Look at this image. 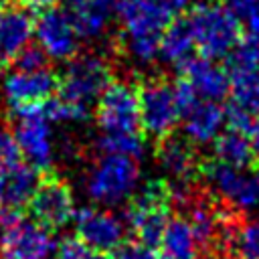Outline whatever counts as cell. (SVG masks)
I'll return each mask as SVG.
<instances>
[{"label":"cell","instance_id":"cell-7","mask_svg":"<svg viewBox=\"0 0 259 259\" xmlns=\"http://www.w3.org/2000/svg\"><path fill=\"white\" fill-rule=\"evenodd\" d=\"M95 119L103 134H140L138 89L123 81H113L97 99Z\"/></svg>","mask_w":259,"mask_h":259},{"label":"cell","instance_id":"cell-24","mask_svg":"<svg viewBox=\"0 0 259 259\" xmlns=\"http://www.w3.org/2000/svg\"><path fill=\"white\" fill-rule=\"evenodd\" d=\"M229 257L237 259H259V217L243 219L233 231Z\"/></svg>","mask_w":259,"mask_h":259},{"label":"cell","instance_id":"cell-4","mask_svg":"<svg viewBox=\"0 0 259 259\" xmlns=\"http://www.w3.org/2000/svg\"><path fill=\"white\" fill-rule=\"evenodd\" d=\"M113 83L111 65L99 55H75L59 75V97L91 105Z\"/></svg>","mask_w":259,"mask_h":259},{"label":"cell","instance_id":"cell-29","mask_svg":"<svg viewBox=\"0 0 259 259\" xmlns=\"http://www.w3.org/2000/svg\"><path fill=\"white\" fill-rule=\"evenodd\" d=\"M22 162H26V160L22 158L20 148H18L14 136L6 127L0 125V176L4 172H8L10 168L22 164Z\"/></svg>","mask_w":259,"mask_h":259},{"label":"cell","instance_id":"cell-2","mask_svg":"<svg viewBox=\"0 0 259 259\" xmlns=\"http://www.w3.org/2000/svg\"><path fill=\"white\" fill-rule=\"evenodd\" d=\"M200 180L204 186L231 208L245 212L259 206V166L233 168L221 162L202 160Z\"/></svg>","mask_w":259,"mask_h":259},{"label":"cell","instance_id":"cell-16","mask_svg":"<svg viewBox=\"0 0 259 259\" xmlns=\"http://www.w3.org/2000/svg\"><path fill=\"white\" fill-rule=\"evenodd\" d=\"M182 119H184V136L192 144L200 146L214 142V138L219 136L225 123V109L217 101L198 99L186 113H182Z\"/></svg>","mask_w":259,"mask_h":259},{"label":"cell","instance_id":"cell-14","mask_svg":"<svg viewBox=\"0 0 259 259\" xmlns=\"http://www.w3.org/2000/svg\"><path fill=\"white\" fill-rule=\"evenodd\" d=\"M180 77L190 83L194 93L206 101H219L227 97L231 91L229 75L223 67L214 65L204 57H188L182 65H178Z\"/></svg>","mask_w":259,"mask_h":259},{"label":"cell","instance_id":"cell-30","mask_svg":"<svg viewBox=\"0 0 259 259\" xmlns=\"http://www.w3.org/2000/svg\"><path fill=\"white\" fill-rule=\"evenodd\" d=\"M47 61L49 57L38 45H26L22 53L16 57L14 65H16V71H38L47 67Z\"/></svg>","mask_w":259,"mask_h":259},{"label":"cell","instance_id":"cell-27","mask_svg":"<svg viewBox=\"0 0 259 259\" xmlns=\"http://www.w3.org/2000/svg\"><path fill=\"white\" fill-rule=\"evenodd\" d=\"M223 6L249 30V34L259 36V0H223Z\"/></svg>","mask_w":259,"mask_h":259},{"label":"cell","instance_id":"cell-20","mask_svg":"<svg viewBox=\"0 0 259 259\" xmlns=\"http://www.w3.org/2000/svg\"><path fill=\"white\" fill-rule=\"evenodd\" d=\"M212 152H214V160L225 166H233V168L255 166L251 142L243 132L227 130L225 134H219L212 142Z\"/></svg>","mask_w":259,"mask_h":259},{"label":"cell","instance_id":"cell-1","mask_svg":"<svg viewBox=\"0 0 259 259\" xmlns=\"http://www.w3.org/2000/svg\"><path fill=\"white\" fill-rule=\"evenodd\" d=\"M186 24L190 28L194 49L200 53V57L210 61L227 57L241 38V24L223 6V2H196L188 10Z\"/></svg>","mask_w":259,"mask_h":259},{"label":"cell","instance_id":"cell-17","mask_svg":"<svg viewBox=\"0 0 259 259\" xmlns=\"http://www.w3.org/2000/svg\"><path fill=\"white\" fill-rule=\"evenodd\" d=\"M172 219L170 206L158 208H142V206H125V223L134 233V239L146 243L152 249H160L164 231Z\"/></svg>","mask_w":259,"mask_h":259},{"label":"cell","instance_id":"cell-26","mask_svg":"<svg viewBox=\"0 0 259 259\" xmlns=\"http://www.w3.org/2000/svg\"><path fill=\"white\" fill-rule=\"evenodd\" d=\"M42 113L49 121H85L89 117V107L87 105H81V103H73V101H67L63 97H51L45 107H42Z\"/></svg>","mask_w":259,"mask_h":259},{"label":"cell","instance_id":"cell-12","mask_svg":"<svg viewBox=\"0 0 259 259\" xmlns=\"http://www.w3.org/2000/svg\"><path fill=\"white\" fill-rule=\"evenodd\" d=\"M75 235L79 241L99 251H115L125 241L123 223L109 210L85 206L75 212Z\"/></svg>","mask_w":259,"mask_h":259},{"label":"cell","instance_id":"cell-37","mask_svg":"<svg viewBox=\"0 0 259 259\" xmlns=\"http://www.w3.org/2000/svg\"><path fill=\"white\" fill-rule=\"evenodd\" d=\"M225 259H237V257H225Z\"/></svg>","mask_w":259,"mask_h":259},{"label":"cell","instance_id":"cell-11","mask_svg":"<svg viewBox=\"0 0 259 259\" xmlns=\"http://www.w3.org/2000/svg\"><path fill=\"white\" fill-rule=\"evenodd\" d=\"M154 152L158 164L174 178L176 186L200 182L202 158L196 152V144H192L186 136H178L172 132L156 142Z\"/></svg>","mask_w":259,"mask_h":259},{"label":"cell","instance_id":"cell-25","mask_svg":"<svg viewBox=\"0 0 259 259\" xmlns=\"http://www.w3.org/2000/svg\"><path fill=\"white\" fill-rule=\"evenodd\" d=\"M103 154H117L138 160L144 154V140L140 134H103L97 142Z\"/></svg>","mask_w":259,"mask_h":259},{"label":"cell","instance_id":"cell-28","mask_svg":"<svg viewBox=\"0 0 259 259\" xmlns=\"http://www.w3.org/2000/svg\"><path fill=\"white\" fill-rule=\"evenodd\" d=\"M55 259H113V255L107 251L89 247L87 243L79 241L77 237H67L57 247Z\"/></svg>","mask_w":259,"mask_h":259},{"label":"cell","instance_id":"cell-19","mask_svg":"<svg viewBox=\"0 0 259 259\" xmlns=\"http://www.w3.org/2000/svg\"><path fill=\"white\" fill-rule=\"evenodd\" d=\"M40 172H36L28 162H22L0 176V208H16L26 206Z\"/></svg>","mask_w":259,"mask_h":259},{"label":"cell","instance_id":"cell-34","mask_svg":"<svg viewBox=\"0 0 259 259\" xmlns=\"http://www.w3.org/2000/svg\"><path fill=\"white\" fill-rule=\"evenodd\" d=\"M247 138H249V142H251V150H253V156H255V164L259 166V119H255V123L249 127Z\"/></svg>","mask_w":259,"mask_h":259},{"label":"cell","instance_id":"cell-10","mask_svg":"<svg viewBox=\"0 0 259 259\" xmlns=\"http://www.w3.org/2000/svg\"><path fill=\"white\" fill-rule=\"evenodd\" d=\"M12 136L20 148L22 158L36 170V172H49L53 170V140H51V127L49 119L42 111L26 113V115H14V127Z\"/></svg>","mask_w":259,"mask_h":259},{"label":"cell","instance_id":"cell-3","mask_svg":"<svg viewBox=\"0 0 259 259\" xmlns=\"http://www.w3.org/2000/svg\"><path fill=\"white\" fill-rule=\"evenodd\" d=\"M140 168L134 158L103 154L91 166L85 190L87 194L101 204H115L123 198H130L138 188Z\"/></svg>","mask_w":259,"mask_h":259},{"label":"cell","instance_id":"cell-8","mask_svg":"<svg viewBox=\"0 0 259 259\" xmlns=\"http://www.w3.org/2000/svg\"><path fill=\"white\" fill-rule=\"evenodd\" d=\"M59 89V75L49 67L38 71H14L4 81V95L12 115L42 111L45 103Z\"/></svg>","mask_w":259,"mask_h":259},{"label":"cell","instance_id":"cell-9","mask_svg":"<svg viewBox=\"0 0 259 259\" xmlns=\"http://www.w3.org/2000/svg\"><path fill=\"white\" fill-rule=\"evenodd\" d=\"M34 34L38 47L47 57L57 61H71L79 49V32L69 10L57 6L55 2L40 8L34 20Z\"/></svg>","mask_w":259,"mask_h":259},{"label":"cell","instance_id":"cell-15","mask_svg":"<svg viewBox=\"0 0 259 259\" xmlns=\"http://www.w3.org/2000/svg\"><path fill=\"white\" fill-rule=\"evenodd\" d=\"M34 32V22L24 8L6 6L0 12V71L14 65Z\"/></svg>","mask_w":259,"mask_h":259},{"label":"cell","instance_id":"cell-33","mask_svg":"<svg viewBox=\"0 0 259 259\" xmlns=\"http://www.w3.org/2000/svg\"><path fill=\"white\" fill-rule=\"evenodd\" d=\"M22 212L16 208H0V241L6 235L8 229H12L14 225H18L22 221Z\"/></svg>","mask_w":259,"mask_h":259},{"label":"cell","instance_id":"cell-6","mask_svg":"<svg viewBox=\"0 0 259 259\" xmlns=\"http://www.w3.org/2000/svg\"><path fill=\"white\" fill-rule=\"evenodd\" d=\"M142 132L154 142L172 134L180 119V109L174 95V85L164 77H148L138 87Z\"/></svg>","mask_w":259,"mask_h":259},{"label":"cell","instance_id":"cell-5","mask_svg":"<svg viewBox=\"0 0 259 259\" xmlns=\"http://www.w3.org/2000/svg\"><path fill=\"white\" fill-rule=\"evenodd\" d=\"M26 210L32 223L55 233L75 219L73 190L55 170L42 172L26 202Z\"/></svg>","mask_w":259,"mask_h":259},{"label":"cell","instance_id":"cell-18","mask_svg":"<svg viewBox=\"0 0 259 259\" xmlns=\"http://www.w3.org/2000/svg\"><path fill=\"white\" fill-rule=\"evenodd\" d=\"M79 36L97 38L109 24L117 0H65Z\"/></svg>","mask_w":259,"mask_h":259},{"label":"cell","instance_id":"cell-36","mask_svg":"<svg viewBox=\"0 0 259 259\" xmlns=\"http://www.w3.org/2000/svg\"><path fill=\"white\" fill-rule=\"evenodd\" d=\"M6 6H8V0H0V12H2Z\"/></svg>","mask_w":259,"mask_h":259},{"label":"cell","instance_id":"cell-35","mask_svg":"<svg viewBox=\"0 0 259 259\" xmlns=\"http://www.w3.org/2000/svg\"><path fill=\"white\" fill-rule=\"evenodd\" d=\"M55 0H20V4H24V6H28L30 10H34V12H38L40 8H45V6H49V4H53Z\"/></svg>","mask_w":259,"mask_h":259},{"label":"cell","instance_id":"cell-13","mask_svg":"<svg viewBox=\"0 0 259 259\" xmlns=\"http://www.w3.org/2000/svg\"><path fill=\"white\" fill-rule=\"evenodd\" d=\"M57 251L51 231L22 219L0 241V259H49Z\"/></svg>","mask_w":259,"mask_h":259},{"label":"cell","instance_id":"cell-23","mask_svg":"<svg viewBox=\"0 0 259 259\" xmlns=\"http://www.w3.org/2000/svg\"><path fill=\"white\" fill-rule=\"evenodd\" d=\"M192 49H194V42H192V34L186 20H172L160 38L158 57L164 63L182 65L190 57Z\"/></svg>","mask_w":259,"mask_h":259},{"label":"cell","instance_id":"cell-21","mask_svg":"<svg viewBox=\"0 0 259 259\" xmlns=\"http://www.w3.org/2000/svg\"><path fill=\"white\" fill-rule=\"evenodd\" d=\"M160 253H164L170 259H194L198 257V247H196V239L194 233L188 225V221L184 217H172L162 243H160Z\"/></svg>","mask_w":259,"mask_h":259},{"label":"cell","instance_id":"cell-31","mask_svg":"<svg viewBox=\"0 0 259 259\" xmlns=\"http://www.w3.org/2000/svg\"><path fill=\"white\" fill-rule=\"evenodd\" d=\"M156 255H158V249H152L146 243L132 237V239H125L115 249L113 259H156Z\"/></svg>","mask_w":259,"mask_h":259},{"label":"cell","instance_id":"cell-32","mask_svg":"<svg viewBox=\"0 0 259 259\" xmlns=\"http://www.w3.org/2000/svg\"><path fill=\"white\" fill-rule=\"evenodd\" d=\"M136 2H142V4H150V6H158V8H164L166 12H170L172 16L180 14L182 10H186L190 6L192 0H136Z\"/></svg>","mask_w":259,"mask_h":259},{"label":"cell","instance_id":"cell-22","mask_svg":"<svg viewBox=\"0 0 259 259\" xmlns=\"http://www.w3.org/2000/svg\"><path fill=\"white\" fill-rule=\"evenodd\" d=\"M225 59H227L225 71L229 75V81L259 75V36L255 34L241 36Z\"/></svg>","mask_w":259,"mask_h":259}]
</instances>
